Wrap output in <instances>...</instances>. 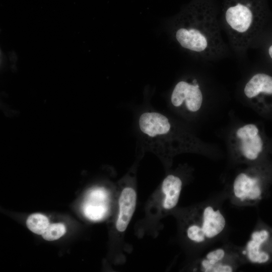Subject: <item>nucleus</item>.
<instances>
[{
	"label": "nucleus",
	"mask_w": 272,
	"mask_h": 272,
	"mask_svg": "<svg viewBox=\"0 0 272 272\" xmlns=\"http://www.w3.org/2000/svg\"><path fill=\"white\" fill-rule=\"evenodd\" d=\"M182 183L179 177L168 175L163 181L162 191L165 194L163 206L166 210L174 208L177 204L182 189Z\"/></svg>",
	"instance_id": "f8f14e48"
},
{
	"label": "nucleus",
	"mask_w": 272,
	"mask_h": 272,
	"mask_svg": "<svg viewBox=\"0 0 272 272\" xmlns=\"http://www.w3.org/2000/svg\"><path fill=\"white\" fill-rule=\"evenodd\" d=\"M267 17L265 0H223L222 20L231 46L238 53L251 46Z\"/></svg>",
	"instance_id": "f03ea898"
},
{
	"label": "nucleus",
	"mask_w": 272,
	"mask_h": 272,
	"mask_svg": "<svg viewBox=\"0 0 272 272\" xmlns=\"http://www.w3.org/2000/svg\"><path fill=\"white\" fill-rule=\"evenodd\" d=\"M106 197V194L103 189H95L90 192L83 208L84 214L87 218L96 221L104 217L107 209L102 201Z\"/></svg>",
	"instance_id": "9b49d317"
},
{
	"label": "nucleus",
	"mask_w": 272,
	"mask_h": 272,
	"mask_svg": "<svg viewBox=\"0 0 272 272\" xmlns=\"http://www.w3.org/2000/svg\"><path fill=\"white\" fill-rule=\"evenodd\" d=\"M136 201L137 194L132 188L123 189L119 198V213L116 223L118 231L123 232L126 229L134 212Z\"/></svg>",
	"instance_id": "6e6552de"
},
{
	"label": "nucleus",
	"mask_w": 272,
	"mask_h": 272,
	"mask_svg": "<svg viewBox=\"0 0 272 272\" xmlns=\"http://www.w3.org/2000/svg\"><path fill=\"white\" fill-rule=\"evenodd\" d=\"M233 190L234 196L241 201L257 200L262 193L259 179L245 173H240L236 177Z\"/></svg>",
	"instance_id": "0eeeda50"
},
{
	"label": "nucleus",
	"mask_w": 272,
	"mask_h": 272,
	"mask_svg": "<svg viewBox=\"0 0 272 272\" xmlns=\"http://www.w3.org/2000/svg\"><path fill=\"white\" fill-rule=\"evenodd\" d=\"M177 22L175 38L183 48L208 60L220 58L227 53L218 21L217 6L213 0H193Z\"/></svg>",
	"instance_id": "f257e3e1"
},
{
	"label": "nucleus",
	"mask_w": 272,
	"mask_h": 272,
	"mask_svg": "<svg viewBox=\"0 0 272 272\" xmlns=\"http://www.w3.org/2000/svg\"><path fill=\"white\" fill-rule=\"evenodd\" d=\"M202 101V93L196 79L192 83L184 81L179 82L175 85L171 96V102L174 107L184 106L191 112L198 111Z\"/></svg>",
	"instance_id": "39448f33"
},
{
	"label": "nucleus",
	"mask_w": 272,
	"mask_h": 272,
	"mask_svg": "<svg viewBox=\"0 0 272 272\" xmlns=\"http://www.w3.org/2000/svg\"><path fill=\"white\" fill-rule=\"evenodd\" d=\"M269 236V232L265 229L252 232L242 252L249 261L262 263L269 260V254L262 250V246L267 240Z\"/></svg>",
	"instance_id": "1a4fd4ad"
},
{
	"label": "nucleus",
	"mask_w": 272,
	"mask_h": 272,
	"mask_svg": "<svg viewBox=\"0 0 272 272\" xmlns=\"http://www.w3.org/2000/svg\"><path fill=\"white\" fill-rule=\"evenodd\" d=\"M236 135L242 156L249 160H256L263 148V142L257 126L251 123L244 125L237 129Z\"/></svg>",
	"instance_id": "423d86ee"
},
{
	"label": "nucleus",
	"mask_w": 272,
	"mask_h": 272,
	"mask_svg": "<svg viewBox=\"0 0 272 272\" xmlns=\"http://www.w3.org/2000/svg\"><path fill=\"white\" fill-rule=\"evenodd\" d=\"M66 232L65 226L60 223L50 224L42 234V238L47 241H52L58 239Z\"/></svg>",
	"instance_id": "4468645a"
},
{
	"label": "nucleus",
	"mask_w": 272,
	"mask_h": 272,
	"mask_svg": "<svg viewBox=\"0 0 272 272\" xmlns=\"http://www.w3.org/2000/svg\"><path fill=\"white\" fill-rule=\"evenodd\" d=\"M199 222L188 226L186 235L188 239L196 243H201L218 236L224 229L226 220L222 213L212 206L202 210Z\"/></svg>",
	"instance_id": "7ed1b4c3"
},
{
	"label": "nucleus",
	"mask_w": 272,
	"mask_h": 272,
	"mask_svg": "<svg viewBox=\"0 0 272 272\" xmlns=\"http://www.w3.org/2000/svg\"><path fill=\"white\" fill-rule=\"evenodd\" d=\"M49 224L48 218L39 213L30 215L26 221L28 228L33 233L41 235L45 232Z\"/></svg>",
	"instance_id": "ddd939ff"
},
{
	"label": "nucleus",
	"mask_w": 272,
	"mask_h": 272,
	"mask_svg": "<svg viewBox=\"0 0 272 272\" xmlns=\"http://www.w3.org/2000/svg\"><path fill=\"white\" fill-rule=\"evenodd\" d=\"M265 52L267 58L272 63V39L267 43L266 46Z\"/></svg>",
	"instance_id": "2eb2a0df"
},
{
	"label": "nucleus",
	"mask_w": 272,
	"mask_h": 272,
	"mask_svg": "<svg viewBox=\"0 0 272 272\" xmlns=\"http://www.w3.org/2000/svg\"><path fill=\"white\" fill-rule=\"evenodd\" d=\"M243 93L258 107H272V76L263 72L253 74L244 85Z\"/></svg>",
	"instance_id": "20e7f679"
},
{
	"label": "nucleus",
	"mask_w": 272,
	"mask_h": 272,
	"mask_svg": "<svg viewBox=\"0 0 272 272\" xmlns=\"http://www.w3.org/2000/svg\"><path fill=\"white\" fill-rule=\"evenodd\" d=\"M228 254L223 248L210 251L200 261V269L204 272H231L234 270L228 261Z\"/></svg>",
	"instance_id": "9d476101"
}]
</instances>
